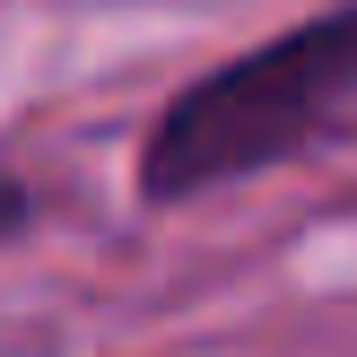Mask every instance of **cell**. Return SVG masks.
I'll return each mask as SVG.
<instances>
[{
    "mask_svg": "<svg viewBox=\"0 0 357 357\" xmlns=\"http://www.w3.org/2000/svg\"><path fill=\"white\" fill-rule=\"evenodd\" d=\"M349 114H357V0L314 9L296 26L209 61L201 79H183L139 131L131 183L149 209H183L244 183V174H271L288 157L323 149Z\"/></svg>",
    "mask_w": 357,
    "mask_h": 357,
    "instance_id": "cell-1",
    "label": "cell"
},
{
    "mask_svg": "<svg viewBox=\"0 0 357 357\" xmlns=\"http://www.w3.org/2000/svg\"><path fill=\"white\" fill-rule=\"evenodd\" d=\"M35 218H44V201H35V183H26V174H9V166H0V253H9V244H26V236H35Z\"/></svg>",
    "mask_w": 357,
    "mask_h": 357,
    "instance_id": "cell-2",
    "label": "cell"
}]
</instances>
